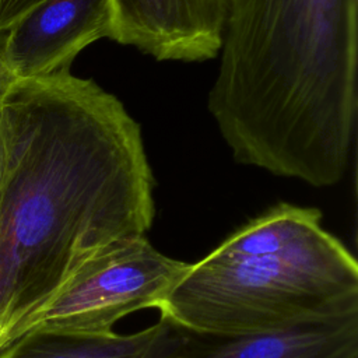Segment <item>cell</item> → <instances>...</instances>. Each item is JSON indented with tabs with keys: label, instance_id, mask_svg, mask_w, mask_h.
<instances>
[{
	"label": "cell",
	"instance_id": "5",
	"mask_svg": "<svg viewBox=\"0 0 358 358\" xmlns=\"http://www.w3.org/2000/svg\"><path fill=\"white\" fill-rule=\"evenodd\" d=\"M140 358H358V312L249 334L197 330L159 316Z\"/></svg>",
	"mask_w": 358,
	"mask_h": 358
},
{
	"label": "cell",
	"instance_id": "4",
	"mask_svg": "<svg viewBox=\"0 0 358 358\" xmlns=\"http://www.w3.org/2000/svg\"><path fill=\"white\" fill-rule=\"evenodd\" d=\"M189 267L161 253L145 235L113 242L85 260L8 343L34 331L110 333L122 317L158 309Z\"/></svg>",
	"mask_w": 358,
	"mask_h": 358
},
{
	"label": "cell",
	"instance_id": "11",
	"mask_svg": "<svg viewBox=\"0 0 358 358\" xmlns=\"http://www.w3.org/2000/svg\"><path fill=\"white\" fill-rule=\"evenodd\" d=\"M1 171H3V143H1V134H0V180H1Z\"/></svg>",
	"mask_w": 358,
	"mask_h": 358
},
{
	"label": "cell",
	"instance_id": "7",
	"mask_svg": "<svg viewBox=\"0 0 358 358\" xmlns=\"http://www.w3.org/2000/svg\"><path fill=\"white\" fill-rule=\"evenodd\" d=\"M109 32V0H46L4 31L6 62L17 80L49 77Z\"/></svg>",
	"mask_w": 358,
	"mask_h": 358
},
{
	"label": "cell",
	"instance_id": "10",
	"mask_svg": "<svg viewBox=\"0 0 358 358\" xmlns=\"http://www.w3.org/2000/svg\"><path fill=\"white\" fill-rule=\"evenodd\" d=\"M17 81L14 74L11 73L6 56H4V31L0 32V101L11 88V85Z\"/></svg>",
	"mask_w": 358,
	"mask_h": 358
},
{
	"label": "cell",
	"instance_id": "8",
	"mask_svg": "<svg viewBox=\"0 0 358 358\" xmlns=\"http://www.w3.org/2000/svg\"><path fill=\"white\" fill-rule=\"evenodd\" d=\"M157 331V323L130 334L34 331L8 343L0 358H140Z\"/></svg>",
	"mask_w": 358,
	"mask_h": 358
},
{
	"label": "cell",
	"instance_id": "2",
	"mask_svg": "<svg viewBox=\"0 0 358 358\" xmlns=\"http://www.w3.org/2000/svg\"><path fill=\"white\" fill-rule=\"evenodd\" d=\"M358 0H227L208 112L238 164L315 187L347 173Z\"/></svg>",
	"mask_w": 358,
	"mask_h": 358
},
{
	"label": "cell",
	"instance_id": "1",
	"mask_svg": "<svg viewBox=\"0 0 358 358\" xmlns=\"http://www.w3.org/2000/svg\"><path fill=\"white\" fill-rule=\"evenodd\" d=\"M0 350L91 256L147 235L141 127L91 78L17 80L0 101Z\"/></svg>",
	"mask_w": 358,
	"mask_h": 358
},
{
	"label": "cell",
	"instance_id": "3",
	"mask_svg": "<svg viewBox=\"0 0 358 358\" xmlns=\"http://www.w3.org/2000/svg\"><path fill=\"white\" fill-rule=\"evenodd\" d=\"M159 316L225 334L358 312V263L315 207L278 203L225 238L173 287Z\"/></svg>",
	"mask_w": 358,
	"mask_h": 358
},
{
	"label": "cell",
	"instance_id": "9",
	"mask_svg": "<svg viewBox=\"0 0 358 358\" xmlns=\"http://www.w3.org/2000/svg\"><path fill=\"white\" fill-rule=\"evenodd\" d=\"M46 0H0V32L10 29Z\"/></svg>",
	"mask_w": 358,
	"mask_h": 358
},
{
	"label": "cell",
	"instance_id": "6",
	"mask_svg": "<svg viewBox=\"0 0 358 358\" xmlns=\"http://www.w3.org/2000/svg\"><path fill=\"white\" fill-rule=\"evenodd\" d=\"M110 41L158 62L218 57L227 0H109Z\"/></svg>",
	"mask_w": 358,
	"mask_h": 358
}]
</instances>
